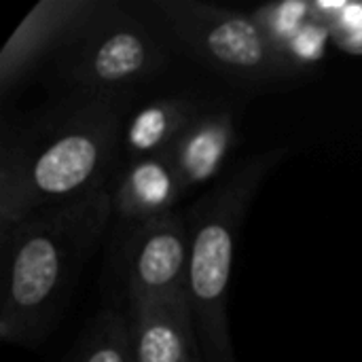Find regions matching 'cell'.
I'll list each match as a JSON object with an SVG mask.
<instances>
[{
  "instance_id": "11",
  "label": "cell",
  "mask_w": 362,
  "mask_h": 362,
  "mask_svg": "<svg viewBox=\"0 0 362 362\" xmlns=\"http://www.w3.org/2000/svg\"><path fill=\"white\" fill-rule=\"evenodd\" d=\"M197 117V104L185 95L159 98L138 108L123 129V151L129 163L170 155L178 138Z\"/></svg>"
},
{
  "instance_id": "3",
  "label": "cell",
  "mask_w": 362,
  "mask_h": 362,
  "mask_svg": "<svg viewBox=\"0 0 362 362\" xmlns=\"http://www.w3.org/2000/svg\"><path fill=\"white\" fill-rule=\"evenodd\" d=\"M284 155L286 148H272L244 159L185 214L189 233L187 299L204 362H235L227 316L235 244L261 185Z\"/></svg>"
},
{
  "instance_id": "2",
  "label": "cell",
  "mask_w": 362,
  "mask_h": 362,
  "mask_svg": "<svg viewBox=\"0 0 362 362\" xmlns=\"http://www.w3.org/2000/svg\"><path fill=\"white\" fill-rule=\"evenodd\" d=\"M110 216V191L102 189L0 231L2 341L34 348L49 335Z\"/></svg>"
},
{
  "instance_id": "14",
  "label": "cell",
  "mask_w": 362,
  "mask_h": 362,
  "mask_svg": "<svg viewBox=\"0 0 362 362\" xmlns=\"http://www.w3.org/2000/svg\"><path fill=\"white\" fill-rule=\"evenodd\" d=\"M331 28L316 21V19H310L297 34L295 38L284 47V55L288 57V62L297 68V70H303L308 66H314L318 64L325 53H327V42L331 38Z\"/></svg>"
},
{
  "instance_id": "15",
  "label": "cell",
  "mask_w": 362,
  "mask_h": 362,
  "mask_svg": "<svg viewBox=\"0 0 362 362\" xmlns=\"http://www.w3.org/2000/svg\"><path fill=\"white\" fill-rule=\"evenodd\" d=\"M202 362H204V361H202Z\"/></svg>"
},
{
  "instance_id": "4",
  "label": "cell",
  "mask_w": 362,
  "mask_h": 362,
  "mask_svg": "<svg viewBox=\"0 0 362 362\" xmlns=\"http://www.w3.org/2000/svg\"><path fill=\"white\" fill-rule=\"evenodd\" d=\"M174 38L214 70L252 83L293 78L297 70L255 15L195 0H157Z\"/></svg>"
},
{
  "instance_id": "1",
  "label": "cell",
  "mask_w": 362,
  "mask_h": 362,
  "mask_svg": "<svg viewBox=\"0 0 362 362\" xmlns=\"http://www.w3.org/2000/svg\"><path fill=\"white\" fill-rule=\"evenodd\" d=\"M123 95H81L4 129L0 146V231L104 189L123 140Z\"/></svg>"
},
{
  "instance_id": "13",
  "label": "cell",
  "mask_w": 362,
  "mask_h": 362,
  "mask_svg": "<svg viewBox=\"0 0 362 362\" xmlns=\"http://www.w3.org/2000/svg\"><path fill=\"white\" fill-rule=\"evenodd\" d=\"M255 19L272 38V42L284 51V47L295 38V34L312 19V2L305 0L272 2L257 8Z\"/></svg>"
},
{
  "instance_id": "6",
  "label": "cell",
  "mask_w": 362,
  "mask_h": 362,
  "mask_svg": "<svg viewBox=\"0 0 362 362\" xmlns=\"http://www.w3.org/2000/svg\"><path fill=\"white\" fill-rule=\"evenodd\" d=\"M121 248L127 299L187 297L189 233L180 212L129 223Z\"/></svg>"
},
{
  "instance_id": "10",
  "label": "cell",
  "mask_w": 362,
  "mask_h": 362,
  "mask_svg": "<svg viewBox=\"0 0 362 362\" xmlns=\"http://www.w3.org/2000/svg\"><path fill=\"white\" fill-rule=\"evenodd\" d=\"M235 142L238 129L229 110L199 115L170 153L185 191L210 182L223 170Z\"/></svg>"
},
{
  "instance_id": "7",
  "label": "cell",
  "mask_w": 362,
  "mask_h": 362,
  "mask_svg": "<svg viewBox=\"0 0 362 362\" xmlns=\"http://www.w3.org/2000/svg\"><path fill=\"white\" fill-rule=\"evenodd\" d=\"M104 0H42L15 28L0 53V87L8 93L51 49L68 47L104 8Z\"/></svg>"
},
{
  "instance_id": "9",
  "label": "cell",
  "mask_w": 362,
  "mask_h": 362,
  "mask_svg": "<svg viewBox=\"0 0 362 362\" xmlns=\"http://www.w3.org/2000/svg\"><path fill=\"white\" fill-rule=\"evenodd\" d=\"M185 187L174 168L172 155L132 161L123 172L112 199V216L125 223L148 221L174 212Z\"/></svg>"
},
{
  "instance_id": "5",
  "label": "cell",
  "mask_w": 362,
  "mask_h": 362,
  "mask_svg": "<svg viewBox=\"0 0 362 362\" xmlns=\"http://www.w3.org/2000/svg\"><path fill=\"white\" fill-rule=\"evenodd\" d=\"M68 78L81 95H108L159 74L168 64L161 38L138 17L112 2L68 45Z\"/></svg>"
},
{
  "instance_id": "8",
  "label": "cell",
  "mask_w": 362,
  "mask_h": 362,
  "mask_svg": "<svg viewBox=\"0 0 362 362\" xmlns=\"http://www.w3.org/2000/svg\"><path fill=\"white\" fill-rule=\"evenodd\" d=\"M134 362H202L199 339L187 297L129 299Z\"/></svg>"
},
{
  "instance_id": "12",
  "label": "cell",
  "mask_w": 362,
  "mask_h": 362,
  "mask_svg": "<svg viewBox=\"0 0 362 362\" xmlns=\"http://www.w3.org/2000/svg\"><path fill=\"white\" fill-rule=\"evenodd\" d=\"M70 362H134L129 320L115 310L98 314Z\"/></svg>"
}]
</instances>
